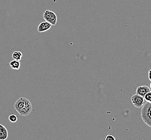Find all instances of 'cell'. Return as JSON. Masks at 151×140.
Instances as JSON below:
<instances>
[{
  "mask_svg": "<svg viewBox=\"0 0 151 140\" xmlns=\"http://www.w3.org/2000/svg\"><path fill=\"white\" fill-rule=\"evenodd\" d=\"M8 133L6 128L2 124H0V140H6L8 138Z\"/></svg>",
  "mask_w": 151,
  "mask_h": 140,
  "instance_id": "obj_8",
  "label": "cell"
},
{
  "mask_svg": "<svg viewBox=\"0 0 151 140\" xmlns=\"http://www.w3.org/2000/svg\"><path fill=\"white\" fill-rule=\"evenodd\" d=\"M144 97L146 102H151V91L148 92L146 95H145Z\"/></svg>",
  "mask_w": 151,
  "mask_h": 140,
  "instance_id": "obj_12",
  "label": "cell"
},
{
  "mask_svg": "<svg viewBox=\"0 0 151 140\" xmlns=\"http://www.w3.org/2000/svg\"><path fill=\"white\" fill-rule=\"evenodd\" d=\"M52 25L47 22H41L37 27V30L39 32H44L48 30L51 27Z\"/></svg>",
  "mask_w": 151,
  "mask_h": 140,
  "instance_id": "obj_7",
  "label": "cell"
},
{
  "mask_svg": "<svg viewBox=\"0 0 151 140\" xmlns=\"http://www.w3.org/2000/svg\"><path fill=\"white\" fill-rule=\"evenodd\" d=\"M17 116L15 114H10L9 116V121L11 122L12 123H15L16 122H17Z\"/></svg>",
  "mask_w": 151,
  "mask_h": 140,
  "instance_id": "obj_11",
  "label": "cell"
},
{
  "mask_svg": "<svg viewBox=\"0 0 151 140\" xmlns=\"http://www.w3.org/2000/svg\"><path fill=\"white\" fill-rule=\"evenodd\" d=\"M27 100V98L22 97L19 98L18 100L16 101L15 103L14 104V108L17 112L24 107Z\"/></svg>",
  "mask_w": 151,
  "mask_h": 140,
  "instance_id": "obj_5",
  "label": "cell"
},
{
  "mask_svg": "<svg viewBox=\"0 0 151 140\" xmlns=\"http://www.w3.org/2000/svg\"><path fill=\"white\" fill-rule=\"evenodd\" d=\"M151 91L150 88L147 86H140L136 89V94L144 97L148 92Z\"/></svg>",
  "mask_w": 151,
  "mask_h": 140,
  "instance_id": "obj_6",
  "label": "cell"
},
{
  "mask_svg": "<svg viewBox=\"0 0 151 140\" xmlns=\"http://www.w3.org/2000/svg\"><path fill=\"white\" fill-rule=\"evenodd\" d=\"M105 139L106 140H116V138L113 135L109 134L106 136Z\"/></svg>",
  "mask_w": 151,
  "mask_h": 140,
  "instance_id": "obj_13",
  "label": "cell"
},
{
  "mask_svg": "<svg viewBox=\"0 0 151 140\" xmlns=\"http://www.w3.org/2000/svg\"><path fill=\"white\" fill-rule=\"evenodd\" d=\"M148 79L151 82V69L148 71Z\"/></svg>",
  "mask_w": 151,
  "mask_h": 140,
  "instance_id": "obj_14",
  "label": "cell"
},
{
  "mask_svg": "<svg viewBox=\"0 0 151 140\" xmlns=\"http://www.w3.org/2000/svg\"><path fill=\"white\" fill-rule=\"evenodd\" d=\"M32 110V106L30 101L27 99L25 105L23 108L17 111V113L21 116H27L30 114Z\"/></svg>",
  "mask_w": 151,
  "mask_h": 140,
  "instance_id": "obj_4",
  "label": "cell"
},
{
  "mask_svg": "<svg viewBox=\"0 0 151 140\" xmlns=\"http://www.w3.org/2000/svg\"><path fill=\"white\" fill-rule=\"evenodd\" d=\"M150 89L151 90V82L150 83Z\"/></svg>",
  "mask_w": 151,
  "mask_h": 140,
  "instance_id": "obj_15",
  "label": "cell"
},
{
  "mask_svg": "<svg viewBox=\"0 0 151 140\" xmlns=\"http://www.w3.org/2000/svg\"><path fill=\"white\" fill-rule=\"evenodd\" d=\"M141 117L143 121L151 128V102H146L141 110Z\"/></svg>",
  "mask_w": 151,
  "mask_h": 140,
  "instance_id": "obj_1",
  "label": "cell"
},
{
  "mask_svg": "<svg viewBox=\"0 0 151 140\" xmlns=\"http://www.w3.org/2000/svg\"><path fill=\"white\" fill-rule=\"evenodd\" d=\"M9 65L10 66V67L12 68L14 70H18L20 69L21 66V63L20 61L16 60H13L12 61H10Z\"/></svg>",
  "mask_w": 151,
  "mask_h": 140,
  "instance_id": "obj_9",
  "label": "cell"
},
{
  "mask_svg": "<svg viewBox=\"0 0 151 140\" xmlns=\"http://www.w3.org/2000/svg\"><path fill=\"white\" fill-rule=\"evenodd\" d=\"M43 18L45 21L52 25H55L57 22V16L55 12L50 10H46L43 14Z\"/></svg>",
  "mask_w": 151,
  "mask_h": 140,
  "instance_id": "obj_2",
  "label": "cell"
},
{
  "mask_svg": "<svg viewBox=\"0 0 151 140\" xmlns=\"http://www.w3.org/2000/svg\"><path fill=\"white\" fill-rule=\"evenodd\" d=\"M131 100L132 104L137 108H142L145 103L144 97L137 94L132 95Z\"/></svg>",
  "mask_w": 151,
  "mask_h": 140,
  "instance_id": "obj_3",
  "label": "cell"
},
{
  "mask_svg": "<svg viewBox=\"0 0 151 140\" xmlns=\"http://www.w3.org/2000/svg\"><path fill=\"white\" fill-rule=\"evenodd\" d=\"M22 56H23L22 53L21 51H18L13 52L12 55V58L14 60H16L18 61H20L21 60Z\"/></svg>",
  "mask_w": 151,
  "mask_h": 140,
  "instance_id": "obj_10",
  "label": "cell"
}]
</instances>
